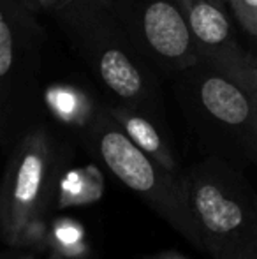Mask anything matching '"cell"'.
Instances as JSON below:
<instances>
[{
    "mask_svg": "<svg viewBox=\"0 0 257 259\" xmlns=\"http://www.w3.org/2000/svg\"><path fill=\"white\" fill-rule=\"evenodd\" d=\"M201 250L212 259H257V198L233 169L208 162L183 178Z\"/></svg>",
    "mask_w": 257,
    "mask_h": 259,
    "instance_id": "1",
    "label": "cell"
},
{
    "mask_svg": "<svg viewBox=\"0 0 257 259\" xmlns=\"http://www.w3.org/2000/svg\"><path fill=\"white\" fill-rule=\"evenodd\" d=\"M104 166L151 210H155L190 245L201 250L197 226L189 206L183 178L176 180L168 167L141 150L124 129H106L97 138Z\"/></svg>",
    "mask_w": 257,
    "mask_h": 259,
    "instance_id": "2",
    "label": "cell"
},
{
    "mask_svg": "<svg viewBox=\"0 0 257 259\" xmlns=\"http://www.w3.org/2000/svg\"><path fill=\"white\" fill-rule=\"evenodd\" d=\"M49 147L44 133L25 136L13 154L0 198V221L7 242L14 243L37 219L48 196Z\"/></svg>",
    "mask_w": 257,
    "mask_h": 259,
    "instance_id": "3",
    "label": "cell"
},
{
    "mask_svg": "<svg viewBox=\"0 0 257 259\" xmlns=\"http://www.w3.org/2000/svg\"><path fill=\"white\" fill-rule=\"evenodd\" d=\"M146 41L157 53L168 58L187 55L190 46V25L178 9L164 0L150 4L143 14Z\"/></svg>",
    "mask_w": 257,
    "mask_h": 259,
    "instance_id": "4",
    "label": "cell"
},
{
    "mask_svg": "<svg viewBox=\"0 0 257 259\" xmlns=\"http://www.w3.org/2000/svg\"><path fill=\"white\" fill-rule=\"evenodd\" d=\"M204 109L224 125L240 127L252 118V103L241 89L229 79L212 76L204 79L199 90Z\"/></svg>",
    "mask_w": 257,
    "mask_h": 259,
    "instance_id": "5",
    "label": "cell"
},
{
    "mask_svg": "<svg viewBox=\"0 0 257 259\" xmlns=\"http://www.w3.org/2000/svg\"><path fill=\"white\" fill-rule=\"evenodd\" d=\"M102 81L124 99H132L143 89V78L130 58L120 50H108L99 62Z\"/></svg>",
    "mask_w": 257,
    "mask_h": 259,
    "instance_id": "6",
    "label": "cell"
},
{
    "mask_svg": "<svg viewBox=\"0 0 257 259\" xmlns=\"http://www.w3.org/2000/svg\"><path fill=\"white\" fill-rule=\"evenodd\" d=\"M117 122L125 131V134L150 157H153L157 162H161L169 171L175 169V160H173L169 150L162 143V138L153 123L139 115H134L129 111H115L113 113Z\"/></svg>",
    "mask_w": 257,
    "mask_h": 259,
    "instance_id": "7",
    "label": "cell"
},
{
    "mask_svg": "<svg viewBox=\"0 0 257 259\" xmlns=\"http://www.w3.org/2000/svg\"><path fill=\"white\" fill-rule=\"evenodd\" d=\"M187 16L190 30L204 45H220L229 37V21L226 14L206 0L190 4Z\"/></svg>",
    "mask_w": 257,
    "mask_h": 259,
    "instance_id": "8",
    "label": "cell"
},
{
    "mask_svg": "<svg viewBox=\"0 0 257 259\" xmlns=\"http://www.w3.org/2000/svg\"><path fill=\"white\" fill-rule=\"evenodd\" d=\"M14 64V35L9 21L0 14V76H7Z\"/></svg>",
    "mask_w": 257,
    "mask_h": 259,
    "instance_id": "9",
    "label": "cell"
},
{
    "mask_svg": "<svg viewBox=\"0 0 257 259\" xmlns=\"http://www.w3.org/2000/svg\"><path fill=\"white\" fill-rule=\"evenodd\" d=\"M229 2L243 27L257 35V0H229Z\"/></svg>",
    "mask_w": 257,
    "mask_h": 259,
    "instance_id": "10",
    "label": "cell"
},
{
    "mask_svg": "<svg viewBox=\"0 0 257 259\" xmlns=\"http://www.w3.org/2000/svg\"><path fill=\"white\" fill-rule=\"evenodd\" d=\"M67 0H37L39 6L42 7H55V6H60V4H65Z\"/></svg>",
    "mask_w": 257,
    "mask_h": 259,
    "instance_id": "11",
    "label": "cell"
},
{
    "mask_svg": "<svg viewBox=\"0 0 257 259\" xmlns=\"http://www.w3.org/2000/svg\"><path fill=\"white\" fill-rule=\"evenodd\" d=\"M252 83H254V87H255V104H257V71L254 72V79H252Z\"/></svg>",
    "mask_w": 257,
    "mask_h": 259,
    "instance_id": "12",
    "label": "cell"
},
{
    "mask_svg": "<svg viewBox=\"0 0 257 259\" xmlns=\"http://www.w3.org/2000/svg\"><path fill=\"white\" fill-rule=\"evenodd\" d=\"M23 4H28V6H34V2H37V0H21Z\"/></svg>",
    "mask_w": 257,
    "mask_h": 259,
    "instance_id": "13",
    "label": "cell"
},
{
    "mask_svg": "<svg viewBox=\"0 0 257 259\" xmlns=\"http://www.w3.org/2000/svg\"><path fill=\"white\" fill-rule=\"evenodd\" d=\"M4 259H14V257H9V256H6V257H4Z\"/></svg>",
    "mask_w": 257,
    "mask_h": 259,
    "instance_id": "14",
    "label": "cell"
}]
</instances>
